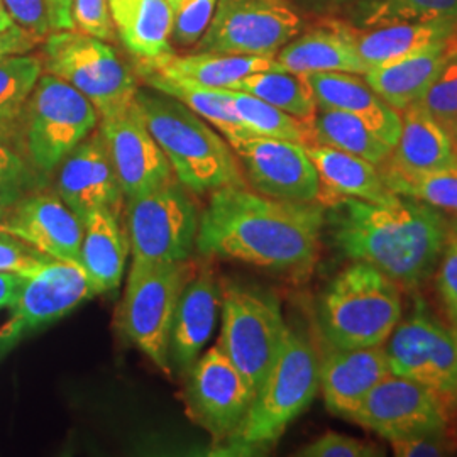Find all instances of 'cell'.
Listing matches in <instances>:
<instances>
[{
  "instance_id": "47",
  "label": "cell",
  "mask_w": 457,
  "mask_h": 457,
  "mask_svg": "<svg viewBox=\"0 0 457 457\" xmlns=\"http://www.w3.org/2000/svg\"><path fill=\"white\" fill-rule=\"evenodd\" d=\"M37 41L39 39L34 34L14 24L7 31L0 33V62L14 54H26L33 51Z\"/></svg>"
},
{
  "instance_id": "17",
  "label": "cell",
  "mask_w": 457,
  "mask_h": 457,
  "mask_svg": "<svg viewBox=\"0 0 457 457\" xmlns=\"http://www.w3.org/2000/svg\"><path fill=\"white\" fill-rule=\"evenodd\" d=\"M100 131L105 137L120 190L128 200L173 180L171 164L147 129L136 100L129 111L102 119Z\"/></svg>"
},
{
  "instance_id": "13",
  "label": "cell",
  "mask_w": 457,
  "mask_h": 457,
  "mask_svg": "<svg viewBox=\"0 0 457 457\" xmlns=\"http://www.w3.org/2000/svg\"><path fill=\"white\" fill-rule=\"evenodd\" d=\"M392 373L422 383L447 396L457 388V336L432 317L419 300L407 320H400L386 341Z\"/></svg>"
},
{
  "instance_id": "21",
  "label": "cell",
  "mask_w": 457,
  "mask_h": 457,
  "mask_svg": "<svg viewBox=\"0 0 457 457\" xmlns=\"http://www.w3.org/2000/svg\"><path fill=\"white\" fill-rule=\"evenodd\" d=\"M222 303L211 270L192 275L181 290L170 332L171 371L187 375L209 343Z\"/></svg>"
},
{
  "instance_id": "19",
  "label": "cell",
  "mask_w": 457,
  "mask_h": 457,
  "mask_svg": "<svg viewBox=\"0 0 457 457\" xmlns=\"http://www.w3.org/2000/svg\"><path fill=\"white\" fill-rule=\"evenodd\" d=\"M58 168L56 195L82 220L98 209L119 213L124 194L100 129L83 139Z\"/></svg>"
},
{
  "instance_id": "26",
  "label": "cell",
  "mask_w": 457,
  "mask_h": 457,
  "mask_svg": "<svg viewBox=\"0 0 457 457\" xmlns=\"http://www.w3.org/2000/svg\"><path fill=\"white\" fill-rule=\"evenodd\" d=\"M115 31L126 49L141 62L171 54L175 12L166 0H109Z\"/></svg>"
},
{
  "instance_id": "37",
  "label": "cell",
  "mask_w": 457,
  "mask_h": 457,
  "mask_svg": "<svg viewBox=\"0 0 457 457\" xmlns=\"http://www.w3.org/2000/svg\"><path fill=\"white\" fill-rule=\"evenodd\" d=\"M41 71V60L28 53L0 62V137L24 112Z\"/></svg>"
},
{
  "instance_id": "55",
  "label": "cell",
  "mask_w": 457,
  "mask_h": 457,
  "mask_svg": "<svg viewBox=\"0 0 457 457\" xmlns=\"http://www.w3.org/2000/svg\"><path fill=\"white\" fill-rule=\"evenodd\" d=\"M453 139H454V145H456V149H457V134H456V136H454V137H453Z\"/></svg>"
},
{
  "instance_id": "46",
  "label": "cell",
  "mask_w": 457,
  "mask_h": 457,
  "mask_svg": "<svg viewBox=\"0 0 457 457\" xmlns=\"http://www.w3.org/2000/svg\"><path fill=\"white\" fill-rule=\"evenodd\" d=\"M9 16L17 26L34 34L37 39H45L51 31L46 0H2Z\"/></svg>"
},
{
  "instance_id": "33",
  "label": "cell",
  "mask_w": 457,
  "mask_h": 457,
  "mask_svg": "<svg viewBox=\"0 0 457 457\" xmlns=\"http://www.w3.org/2000/svg\"><path fill=\"white\" fill-rule=\"evenodd\" d=\"M344 21L356 29L457 19V0H356L343 11Z\"/></svg>"
},
{
  "instance_id": "40",
  "label": "cell",
  "mask_w": 457,
  "mask_h": 457,
  "mask_svg": "<svg viewBox=\"0 0 457 457\" xmlns=\"http://www.w3.org/2000/svg\"><path fill=\"white\" fill-rule=\"evenodd\" d=\"M454 220L456 222H451L449 237L436 270V287L449 327L457 336V219Z\"/></svg>"
},
{
  "instance_id": "9",
  "label": "cell",
  "mask_w": 457,
  "mask_h": 457,
  "mask_svg": "<svg viewBox=\"0 0 457 457\" xmlns=\"http://www.w3.org/2000/svg\"><path fill=\"white\" fill-rule=\"evenodd\" d=\"M222 328L217 345L245 376L253 395L277 361L290 327L273 295L228 287L222 292Z\"/></svg>"
},
{
  "instance_id": "27",
  "label": "cell",
  "mask_w": 457,
  "mask_h": 457,
  "mask_svg": "<svg viewBox=\"0 0 457 457\" xmlns=\"http://www.w3.org/2000/svg\"><path fill=\"white\" fill-rule=\"evenodd\" d=\"M128 239L120 228L119 213L98 209L83 219L80 266L97 295L119 288L128 260Z\"/></svg>"
},
{
  "instance_id": "16",
  "label": "cell",
  "mask_w": 457,
  "mask_h": 457,
  "mask_svg": "<svg viewBox=\"0 0 457 457\" xmlns=\"http://www.w3.org/2000/svg\"><path fill=\"white\" fill-rule=\"evenodd\" d=\"M232 149L258 194L285 202H317L320 181L305 145L251 136Z\"/></svg>"
},
{
  "instance_id": "29",
  "label": "cell",
  "mask_w": 457,
  "mask_h": 457,
  "mask_svg": "<svg viewBox=\"0 0 457 457\" xmlns=\"http://www.w3.org/2000/svg\"><path fill=\"white\" fill-rule=\"evenodd\" d=\"M351 31L361 62L368 71L376 66L402 60L436 41L454 39L457 36V19L403 22L373 29H356L351 26Z\"/></svg>"
},
{
  "instance_id": "39",
  "label": "cell",
  "mask_w": 457,
  "mask_h": 457,
  "mask_svg": "<svg viewBox=\"0 0 457 457\" xmlns=\"http://www.w3.org/2000/svg\"><path fill=\"white\" fill-rule=\"evenodd\" d=\"M219 0H183L175 11L171 41L179 46H194L212 21Z\"/></svg>"
},
{
  "instance_id": "36",
  "label": "cell",
  "mask_w": 457,
  "mask_h": 457,
  "mask_svg": "<svg viewBox=\"0 0 457 457\" xmlns=\"http://www.w3.org/2000/svg\"><path fill=\"white\" fill-rule=\"evenodd\" d=\"M226 90L236 114L253 136L294 141L305 146L311 145V131L307 122L279 111L251 94L232 88Z\"/></svg>"
},
{
  "instance_id": "3",
  "label": "cell",
  "mask_w": 457,
  "mask_h": 457,
  "mask_svg": "<svg viewBox=\"0 0 457 457\" xmlns=\"http://www.w3.org/2000/svg\"><path fill=\"white\" fill-rule=\"evenodd\" d=\"M134 100L181 187L195 194H212L224 187L245 185L236 151L180 100L153 88H137Z\"/></svg>"
},
{
  "instance_id": "5",
  "label": "cell",
  "mask_w": 457,
  "mask_h": 457,
  "mask_svg": "<svg viewBox=\"0 0 457 457\" xmlns=\"http://www.w3.org/2000/svg\"><path fill=\"white\" fill-rule=\"evenodd\" d=\"M319 317L332 349L385 345L402 320L400 287L375 266L356 262L332 279Z\"/></svg>"
},
{
  "instance_id": "22",
  "label": "cell",
  "mask_w": 457,
  "mask_h": 457,
  "mask_svg": "<svg viewBox=\"0 0 457 457\" xmlns=\"http://www.w3.org/2000/svg\"><path fill=\"white\" fill-rule=\"evenodd\" d=\"M312 97L320 109H336L356 115L386 145L396 146L402 117L356 73H309L302 75Z\"/></svg>"
},
{
  "instance_id": "30",
  "label": "cell",
  "mask_w": 457,
  "mask_h": 457,
  "mask_svg": "<svg viewBox=\"0 0 457 457\" xmlns=\"http://www.w3.org/2000/svg\"><path fill=\"white\" fill-rule=\"evenodd\" d=\"M141 73L154 71L166 77H179L213 88H230L247 75L278 70L277 58L245 56L226 53H194L188 56L166 54L154 62H141Z\"/></svg>"
},
{
  "instance_id": "44",
  "label": "cell",
  "mask_w": 457,
  "mask_h": 457,
  "mask_svg": "<svg viewBox=\"0 0 457 457\" xmlns=\"http://www.w3.org/2000/svg\"><path fill=\"white\" fill-rule=\"evenodd\" d=\"M51 262L46 254L22 243L7 232H0V271L19 277H31Z\"/></svg>"
},
{
  "instance_id": "41",
  "label": "cell",
  "mask_w": 457,
  "mask_h": 457,
  "mask_svg": "<svg viewBox=\"0 0 457 457\" xmlns=\"http://www.w3.org/2000/svg\"><path fill=\"white\" fill-rule=\"evenodd\" d=\"M393 454L398 457L451 456L457 451L456 430L447 425L444 428L415 434L390 442Z\"/></svg>"
},
{
  "instance_id": "24",
  "label": "cell",
  "mask_w": 457,
  "mask_h": 457,
  "mask_svg": "<svg viewBox=\"0 0 457 457\" xmlns=\"http://www.w3.org/2000/svg\"><path fill=\"white\" fill-rule=\"evenodd\" d=\"M305 149L320 181L317 198L320 205L330 207L343 198L388 202L396 195L388 188L379 166L336 147L307 145Z\"/></svg>"
},
{
  "instance_id": "14",
  "label": "cell",
  "mask_w": 457,
  "mask_h": 457,
  "mask_svg": "<svg viewBox=\"0 0 457 457\" xmlns=\"http://www.w3.org/2000/svg\"><path fill=\"white\" fill-rule=\"evenodd\" d=\"M185 376L187 413L212 436L215 445L226 441L254 398L245 376L217 344Z\"/></svg>"
},
{
  "instance_id": "34",
  "label": "cell",
  "mask_w": 457,
  "mask_h": 457,
  "mask_svg": "<svg viewBox=\"0 0 457 457\" xmlns=\"http://www.w3.org/2000/svg\"><path fill=\"white\" fill-rule=\"evenodd\" d=\"M230 88L262 98L270 105L307 124L317 112V104L303 77L290 73L283 68L247 75Z\"/></svg>"
},
{
  "instance_id": "7",
  "label": "cell",
  "mask_w": 457,
  "mask_h": 457,
  "mask_svg": "<svg viewBox=\"0 0 457 457\" xmlns=\"http://www.w3.org/2000/svg\"><path fill=\"white\" fill-rule=\"evenodd\" d=\"M24 146L36 173H53L96 131L97 109L65 80L41 75L24 107Z\"/></svg>"
},
{
  "instance_id": "4",
  "label": "cell",
  "mask_w": 457,
  "mask_h": 457,
  "mask_svg": "<svg viewBox=\"0 0 457 457\" xmlns=\"http://www.w3.org/2000/svg\"><path fill=\"white\" fill-rule=\"evenodd\" d=\"M319 388V354L307 336L290 327L243 420L226 441L213 447L212 454L251 456L275 445L288 425L309 409Z\"/></svg>"
},
{
  "instance_id": "15",
  "label": "cell",
  "mask_w": 457,
  "mask_h": 457,
  "mask_svg": "<svg viewBox=\"0 0 457 457\" xmlns=\"http://www.w3.org/2000/svg\"><path fill=\"white\" fill-rule=\"evenodd\" d=\"M351 420L390 442L449 425L441 393L396 375L376 385Z\"/></svg>"
},
{
  "instance_id": "48",
  "label": "cell",
  "mask_w": 457,
  "mask_h": 457,
  "mask_svg": "<svg viewBox=\"0 0 457 457\" xmlns=\"http://www.w3.org/2000/svg\"><path fill=\"white\" fill-rule=\"evenodd\" d=\"M71 2L73 0H46L51 29L54 31L75 29L73 17H71Z\"/></svg>"
},
{
  "instance_id": "18",
  "label": "cell",
  "mask_w": 457,
  "mask_h": 457,
  "mask_svg": "<svg viewBox=\"0 0 457 457\" xmlns=\"http://www.w3.org/2000/svg\"><path fill=\"white\" fill-rule=\"evenodd\" d=\"M0 232H7L54 262H80L83 220L53 194H34L14 202L2 217Z\"/></svg>"
},
{
  "instance_id": "10",
  "label": "cell",
  "mask_w": 457,
  "mask_h": 457,
  "mask_svg": "<svg viewBox=\"0 0 457 457\" xmlns=\"http://www.w3.org/2000/svg\"><path fill=\"white\" fill-rule=\"evenodd\" d=\"M302 28L303 21L288 0H219L195 53L275 58Z\"/></svg>"
},
{
  "instance_id": "25",
  "label": "cell",
  "mask_w": 457,
  "mask_h": 457,
  "mask_svg": "<svg viewBox=\"0 0 457 457\" xmlns=\"http://www.w3.org/2000/svg\"><path fill=\"white\" fill-rule=\"evenodd\" d=\"M402 128L386 163L409 173L442 170L457 163L454 139L420 102L402 111Z\"/></svg>"
},
{
  "instance_id": "11",
  "label": "cell",
  "mask_w": 457,
  "mask_h": 457,
  "mask_svg": "<svg viewBox=\"0 0 457 457\" xmlns=\"http://www.w3.org/2000/svg\"><path fill=\"white\" fill-rule=\"evenodd\" d=\"M200 217L180 183L128 200V234L132 262H185L196 245Z\"/></svg>"
},
{
  "instance_id": "6",
  "label": "cell",
  "mask_w": 457,
  "mask_h": 457,
  "mask_svg": "<svg viewBox=\"0 0 457 457\" xmlns=\"http://www.w3.org/2000/svg\"><path fill=\"white\" fill-rule=\"evenodd\" d=\"M46 71L70 83L92 102L100 119L129 111L137 82L131 68L105 41L65 29L45 37Z\"/></svg>"
},
{
  "instance_id": "23",
  "label": "cell",
  "mask_w": 457,
  "mask_h": 457,
  "mask_svg": "<svg viewBox=\"0 0 457 457\" xmlns=\"http://www.w3.org/2000/svg\"><path fill=\"white\" fill-rule=\"evenodd\" d=\"M278 65L295 75L309 73H356L364 75L366 66L353 39L351 26L341 19H328L322 26L298 34L278 51Z\"/></svg>"
},
{
  "instance_id": "49",
  "label": "cell",
  "mask_w": 457,
  "mask_h": 457,
  "mask_svg": "<svg viewBox=\"0 0 457 457\" xmlns=\"http://www.w3.org/2000/svg\"><path fill=\"white\" fill-rule=\"evenodd\" d=\"M26 283V277L0 271V309L11 307Z\"/></svg>"
},
{
  "instance_id": "1",
  "label": "cell",
  "mask_w": 457,
  "mask_h": 457,
  "mask_svg": "<svg viewBox=\"0 0 457 457\" xmlns=\"http://www.w3.org/2000/svg\"><path fill=\"white\" fill-rule=\"evenodd\" d=\"M324 205L262 195L243 187L213 190L196 232V251L275 271L307 273L317 260Z\"/></svg>"
},
{
  "instance_id": "28",
  "label": "cell",
  "mask_w": 457,
  "mask_h": 457,
  "mask_svg": "<svg viewBox=\"0 0 457 457\" xmlns=\"http://www.w3.org/2000/svg\"><path fill=\"white\" fill-rule=\"evenodd\" d=\"M453 39L436 41L409 56L368 70L362 77L395 111L419 102L436 79Z\"/></svg>"
},
{
  "instance_id": "32",
  "label": "cell",
  "mask_w": 457,
  "mask_h": 457,
  "mask_svg": "<svg viewBox=\"0 0 457 457\" xmlns=\"http://www.w3.org/2000/svg\"><path fill=\"white\" fill-rule=\"evenodd\" d=\"M311 145L336 147L362 160L383 166L392 156L393 147L378 137L356 115L336 109H320L309 122Z\"/></svg>"
},
{
  "instance_id": "8",
  "label": "cell",
  "mask_w": 457,
  "mask_h": 457,
  "mask_svg": "<svg viewBox=\"0 0 457 457\" xmlns=\"http://www.w3.org/2000/svg\"><path fill=\"white\" fill-rule=\"evenodd\" d=\"M194 275L190 262H132L120 307V328L141 353L166 375L170 332L185 283Z\"/></svg>"
},
{
  "instance_id": "51",
  "label": "cell",
  "mask_w": 457,
  "mask_h": 457,
  "mask_svg": "<svg viewBox=\"0 0 457 457\" xmlns=\"http://www.w3.org/2000/svg\"><path fill=\"white\" fill-rule=\"evenodd\" d=\"M444 403H445V410H447L449 425L456 430L457 434V388L451 395L444 396Z\"/></svg>"
},
{
  "instance_id": "42",
  "label": "cell",
  "mask_w": 457,
  "mask_h": 457,
  "mask_svg": "<svg viewBox=\"0 0 457 457\" xmlns=\"http://www.w3.org/2000/svg\"><path fill=\"white\" fill-rule=\"evenodd\" d=\"M383 454L379 445L339 432H326L296 453V456L302 457H376Z\"/></svg>"
},
{
  "instance_id": "50",
  "label": "cell",
  "mask_w": 457,
  "mask_h": 457,
  "mask_svg": "<svg viewBox=\"0 0 457 457\" xmlns=\"http://www.w3.org/2000/svg\"><path fill=\"white\" fill-rule=\"evenodd\" d=\"M309 7L320 11V12H343L356 0H303Z\"/></svg>"
},
{
  "instance_id": "20",
  "label": "cell",
  "mask_w": 457,
  "mask_h": 457,
  "mask_svg": "<svg viewBox=\"0 0 457 457\" xmlns=\"http://www.w3.org/2000/svg\"><path fill=\"white\" fill-rule=\"evenodd\" d=\"M393 375L385 345L332 349L320 361V388L330 413L349 419L386 376Z\"/></svg>"
},
{
  "instance_id": "35",
  "label": "cell",
  "mask_w": 457,
  "mask_h": 457,
  "mask_svg": "<svg viewBox=\"0 0 457 457\" xmlns=\"http://www.w3.org/2000/svg\"><path fill=\"white\" fill-rule=\"evenodd\" d=\"M379 170L393 194L415 198L457 219V163L424 173L402 171L388 163Z\"/></svg>"
},
{
  "instance_id": "38",
  "label": "cell",
  "mask_w": 457,
  "mask_h": 457,
  "mask_svg": "<svg viewBox=\"0 0 457 457\" xmlns=\"http://www.w3.org/2000/svg\"><path fill=\"white\" fill-rule=\"evenodd\" d=\"M453 137L457 134V36L451 41L436 79L419 100Z\"/></svg>"
},
{
  "instance_id": "43",
  "label": "cell",
  "mask_w": 457,
  "mask_h": 457,
  "mask_svg": "<svg viewBox=\"0 0 457 457\" xmlns=\"http://www.w3.org/2000/svg\"><path fill=\"white\" fill-rule=\"evenodd\" d=\"M34 170L29 162L0 141V204L11 205L33 183Z\"/></svg>"
},
{
  "instance_id": "45",
  "label": "cell",
  "mask_w": 457,
  "mask_h": 457,
  "mask_svg": "<svg viewBox=\"0 0 457 457\" xmlns=\"http://www.w3.org/2000/svg\"><path fill=\"white\" fill-rule=\"evenodd\" d=\"M73 28L77 31L111 41L114 37V22L109 0H73L71 2Z\"/></svg>"
},
{
  "instance_id": "54",
  "label": "cell",
  "mask_w": 457,
  "mask_h": 457,
  "mask_svg": "<svg viewBox=\"0 0 457 457\" xmlns=\"http://www.w3.org/2000/svg\"><path fill=\"white\" fill-rule=\"evenodd\" d=\"M2 217H4V205L0 204V220H2Z\"/></svg>"
},
{
  "instance_id": "52",
  "label": "cell",
  "mask_w": 457,
  "mask_h": 457,
  "mask_svg": "<svg viewBox=\"0 0 457 457\" xmlns=\"http://www.w3.org/2000/svg\"><path fill=\"white\" fill-rule=\"evenodd\" d=\"M16 22L12 21V17L9 16V12H7V9H5V5H4V2L0 0V33H4V31H7L9 28H12Z\"/></svg>"
},
{
  "instance_id": "31",
  "label": "cell",
  "mask_w": 457,
  "mask_h": 457,
  "mask_svg": "<svg viewBox=\"0 0 457 457\" xmlns=\"http://www.w3.org/2000/svg\"><path fill=\"white\" fill-rule=\"evenodd\" d=\"M143 75L149 88L180 100L183 105L194 111L198 117L212 124L226 137L230 146H237L241 141L253 136L236 114L226 88H213L187 79L166 77L154 71H146Z\"/></svg>"
},
{
  "instance_id": "12",
  "label": "cell",
  "mask_w": 457,
  "mask_h": 457,
  "mask_svg": "<svg viewBox=\"0 0 457 457\" xmlns=\"http://www.w3.org/2000/svg\"><path fill=\"white\" fill-rule=\"evenodd\" d=\"M94 296L97 292L80 262H46L26 278L9 307L11 317L0 327V362L33 332L63 319Z\"/></svg>"
},
{
  "instance_id": "2",
  "label": "cell",
  "mask_w": 457,
  "mask_h": 457,
  "mask_svg": "<svg viewBox=\"0 0 457 457\" xmlns=\"http://www.w3.org/2000/svg\"><path fill=\"white\" fill-rule=\"evenodd\" d=\"M330 209L334 245L349 260L375 266L400 288H417L436 273L451 228L441 211L403 195L343 198Z\"/></svg>"
},
{
  "instance_id": "53",
  "label": "cell",
  "mask_w": 457,
  "mask_h": 457,
  "mask_svg": "<svg viewBox=\"0 0 457 457\" xmlns=\"http://www.w3.org/2000/svg\"><path fill=\"white\" fill-rule=\"evenodd\" d=\"M166 2L170 4V7H171V9H173V12H175V11L180 7V4L183 0H166Z\"/></svg>"
}]
</instances>
